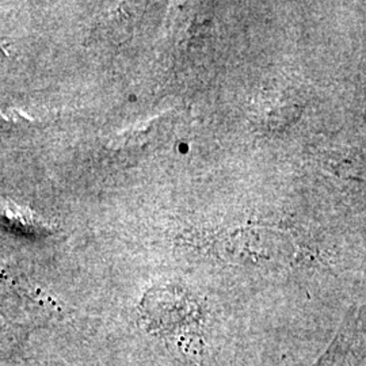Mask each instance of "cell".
I'll use <instances>...</instances> for the list:
<instances>
[{
	"instance_id": "cell-1",
	"label": "cell",
	"mask_w": 366,
	"mask_h": 366,
	"mask_svg": "<svg viewBox=\"0 0 366 366\" xmlns=\"http://www.w3.org/2000/svg\"><path fill=\"white\" fill-rule=\"evenodd\" d=\"M137 323L147 335L163 342L187 365H201L208 353V312L190 289L163 284L148 289L137 304Z\"/></svg>"
},
{
	"instance_id": "cell-2",
	"label": "cell",
	"mask_w": 366,
	"mask_h": 366,
	"mask_svg": "<svg viewBox=\"0 0 366 366\" xmlns=\"http://www.w3.org/2000/svg\"><path fill=\"white\" fill-rule=\"evenodd\" d=\"M13 366H72L57 355H39V357H26L22 355L18 358Z\"/></svg>"
}]
</instances>
